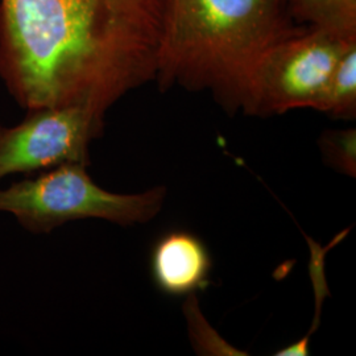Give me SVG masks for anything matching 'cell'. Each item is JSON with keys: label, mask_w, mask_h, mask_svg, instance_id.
<instances>
[{"label": "cell", "mask_w": 356, "mask_h": 356, "mask_svg": "<svg viewBox=\"0 0 356 356\" xmlns=\"http://www.w3.org/2000/svg\"><path fill=\"white\" fill-rule=\"evenodd\" d=\"M88 166H56L0 189V213L13 214L23 229L38 235L81 219L124 227L144 225L161 211L164 186L135 194L106 191L91 178Z\"/></svg>", "instance_id": "obj_3"}, {"label": "cell", "mask_w": 356, "mask_h": 356, "mask_svg": "<svg viewBox=\"0 0 356 356\" xmlns=\"http://www.w3.org/2000/svg\"><path fill=\"white\" fill-rule=\"evenodd\" d=\"M319 147L325 160L339 173L355 176L356 172V131H335L326 132Z\"/></svg>", "instance_id": "obj_10"}, {"label": "cell", "mask_w": 356, "mask_h": 356, "mask_svg": "<svg viewBox=\"0 0 356 356\" xmlns=\"http://www.w3.org/2000/svg\"><path fill=\"white\" fill-rule=\"evenodd\" d=\"M291 13V0H164L154 79L236 111L261 56L298 32Z\"/></svg>", "instance_id": "obj_2"}, {"label": "cell", "mask_w": 356, "mask_h": 356, "mask_svg": "<svg viewBox=\"0 0 356 356\" xmlns=\"http://www.w3.org/2000/svg\"><path fill=\"white\" fill-rule=\"evenodd\" d=\"M318 111L339 119H354L356 113V44L335 66Z\"/></svg>", "instance_id": "obj_7"}, {"label": "cell", "mask_w": 356, "mask_h": 356, "mask_svg": "<svg viewBox=\"0 0 356 356\" xmlns=\"http://www.w3.org/2000/svg\"><path fill=\"white\" fill-rule=\"evenodd\" d=\"M184 312L188 319L191 343L194 344L197 353L204 355H244V353H238L236 348L225 342L206 322L195 293L188 296Z\"/></svg>", "instance_id": "obj_9"}, {"label": "cell", "mask_w": 356, "mask_h": 356, "mask_svg": "<svg viewBox=\"0 0 356 356\" xmlns=\"http://www.w3.org/2000/svg\"><path fill=\"white\" fill-rule=\"evenodd\" d=\"M211 254L204 243L186 231H170L154 243L151 275L156 286L169 296H189L210 282Z\"/></svg>", "instance_id": "obj_6"}, {"label": "cell", "mask_w": 356, "mask_h": 356, "mask_svg": "<svg viewBox=\"0 0 356 356\" xmlns=\"http://www.w3.org/2000/svg\"><path fill=\"white\" fill-rule=\"evenodd\" d=\"M164 0H0V78L26 111L101 114L154 79Z\"/></svg>", "instance_id": "obj_1"}, {"label": "cell", "mask_w": 356, "mask_h": 356, "mask_svg": "<svg viewBox=\"0 0 356 356\" xmlns=\"http://www.w3.org/2000/svg\"><path fill=\"white\" fill-rule=\"evenodd\" d=\"M291 7L313 26L356 36V0H291Z\"/></svg>", "instance_id": "obj_8"}, {"label": "cell", "mask_w": 356, "mask_h": 356, "mask_svg": "<svg viewBox=\"0 0 356 356\" xmlns=\"http://www.w3.org/2000/svg\"><path fill=\"white\" fill-rule=\"evenodd\" d=\"M103 129L104 114L82 106L28 111L22 123L0 126V181L64 164L90 165V144Z\"/></svg>", "instance_id": "obj_5"}, {"label": "cell", "mask_w": 356, "mask_h": 356, "mask_svg": "<svg viewBox=\"0 0 356 356\" xmlns=\"http://www.w3.org/2000/svg\"><path fill=\"white\" fill-rule=\"evenodd\" d=\"M356 36L312 26L270 47L254 66L241 108L256 116L319 110L332 72Z\"/></svg>", "instance_id": "obj_4"}]
</instances>
